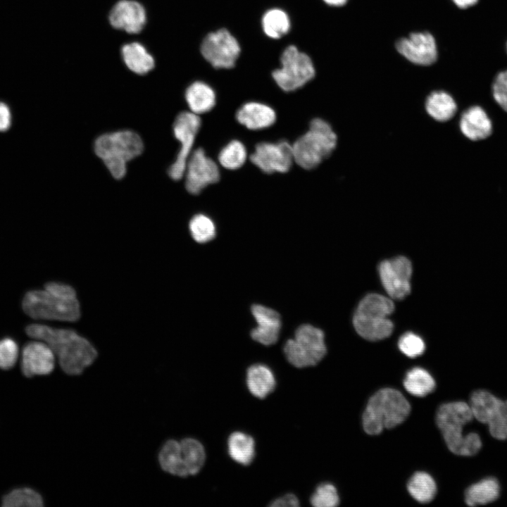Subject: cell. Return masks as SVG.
Segmentation results:
<instances>
[{
  "instance_id": "cell-16",
  "label": "cell",
  "mask_w": 507,
  "mask_h": 507,
  "mask_svg": "<svg viewBox=\"0 0 507 507\" xmlns=\"http://www.w3.org/2000/svg\"><path fill=\"white\" fill-rule=\"evenodd\" d=\"M56 365V355L45 342L37 340L27 343L23 347L21 370L27 377L51 374Z\"/></svg>"
},
{
  "instance_id": "cell-9",
  "label": "cell",
  "mask_w": 507,
  "mask_h": 507,
  "mask_svg": "<svg viewBox=\"0 0 507 507\" xmlns=\"http://www.w3.org/2000/svg\"><path fill=\"white\" fill-rule=\"evenodd\" d=\"M469 405L473 418L487 425L493 438L507 439V400L487 390L477 389L471 394Z\"/></svg>"
},
{
  "instance_id": "cell-26",
  "label": "cell",
  "mask_w": 507,
  "mask_h": 507,
  "mask_svg": "<svg viewBox=\"0 0 507 507\" xmlns=\"http://www.w3.org/2000/svg\"><path fill=\"white\" fill-rule=\"evenodd\" d=\"M158 463L161 469L173 476L186 477L187 475L182 462L180 440H166L158 452Z\"/></svg>"
},
{
  "instance_id": "cell-24",
  "label": "cell",
  "mask_w": 507,
  "mask_h": 507,
  "mask_svg": "<svg viewBox=\"0 0 507 507\" xmlns=\"http://www.w3.org/2000/svg\"><path fill=\"white\" fill-rule=\"evenodd\" d=\"M500 490L499 482L496 478H484L468 487L465 492V502L469 506L490 503L499 497Z\"/></svg>"
},
{
  "instance_id": "cell-44",
  "label": "cell",
  "mask_w": 507,
  "mask_h": 507,
  "mask_svg": "<svg viewBox=\"0 0 507 507\" xmlns=\"http://www.w3.org/2000/svg\"><path fill=\"white\" fill-rule=\"evenodd\" d=\"M506 51H507V42H506Z\"/></svg>"
},
{
  "instance_id": "cell-13",
  "label": "cell",
  "mask_w": 507,
  "mask_h": 507,
  "mask_svg": "<svg viewBox=\"0 0 507 507\" xmlns=\"http://www.w3.org/2000/svg\"><path fill=\"white\" fill-rule=\"evenodd\" d=\"M250 161L264 173H287L294 162L292 145L286 140L260 142L256 145Z\"/></svg>"
},
{
  "instance_id": "cell-34",
  "label": "cell",
  "mask_w": 507,
  "mask_h": 507,
  "mask_svg": "<svg viewBox=\"0 0 507 507\" xmlns=\"http://www.w3.org/2000/svg\"><path fill=\"white\" fill-rule=\"evenodd\" d=\"M262 26L268 37L277 39L288 32L290 23L286 13L275 8L265 13L262 19Z\"/></svg>"
},
{
  "instance_id": "cell-27",
  "label": "cell",
  "mask_w": 507,
  "mask_h": 507,
  "mask_svg": "<svg viewBox=\"0 0 507 507\" xmlns=\"http://www.w3.org/2000/svg\"><path fill=\"white\" fill-rule=\"evenodd\" d=\"M121 52L125 65L134 73L144 75L154 67L153 56L139 43L127 44L123 46Z\"/></svg>"
},
{
  "instance_id": "cell-35",
  "label": "cell",
  "mask_w": 507,
  "mask_h": 507,
  "mask_svg": "<svg viewBox=\"0 0 507 507\" xmlns=\"http://www.w3.org/2000/svg\"><path fill=\"white\" fill-rule=\"evenodd\" d=\"M189 228L192 238L199 243H206L215 236L214 222L205 214L194 215L189 221Z\"/></svg>"
},
{
  "instance_id": "cell-3",
  "label": "cell",
  "mask_w": 507,
  "mask_h": 507,
  "mask_svg": "<svg viewBox=\"0 0 507 507\" xmlns=\"http://www.w3.org/2000/svg\"><path fill=\"white\" fill-rule=\"evenodd\" d=\"M474 419L469 403L458 401L441 405L436 423L451 452L462 456L477 454L482 446L476 432L465 433V426Z\"/></svg>"
},
{
  "instance_id": "cell-8",
  "label": "cell",
  "mask_w": 507,
  "mask_h": 507,
  "mask_svg": "<svg viewBox=\"0 0 507 507\" xmlns=\"http://www.w3.org/2000/svg\"><path fill=\"white\" fill-rule=\"evenodd\" d=\"M326 351L323 332L308 324L299 326L294 337L288 339L284 346L287 361L299 368L315 365Z\"/></svg>"
},
{
  "instance_id": "cell-36",
  "label": "cell",
  "mask_w": 507,
  "mask_h": 507,
  "mask_svg": "<svg viewBox=\"0 0 507 507\" xmlns=\"http://www.w3.org/2000/svg\"><path fill=\"white\" fill-rule=\"evenodd\" d=\"M311 503L315 507H334L339 499L335 487L330 483H323L311 497Z\"/></svg>"
},
{
  "instance_id": "cell-11",
  "label": "cell",
  "mask_w": 507,
  "mask_h": 507,
  "mask_svg": "<svg viewBox=\"0 0 507 507\" xmlns=\"http://www.w3.org/2000/svg\"><path fill=\"white\" fill-rule=\"evenodd\" d=\"M201 127V119L196 114L181 112L176 117L173 130L175 137L181 144L176 159L168 169V175L173 180H180L184 177L185 167L196 136Z\"/></svg>"
},
{
  "instance_id": "cell-38",
  "label": "cell",
  "mask_w": 507,
  "mask_h": 507,
  "mask_svg": "<svg viewBox=\"0 0 507 507\" xmlns=\"http://www.w3.org/2000/svg\"><path fill=\"white\" fill-rule=\"evenodd\" d=\"M18 346L9 337L0 339V368L8 370L13 368L18 357Z\"/></svg>"
},
{
  "instance_id": "cell-5",
  "label": "cell",
  "mask_w": 507,
  "mask_h": 507,
  "mask_svg": "<svg viewBox=\"0 0 507 507\" xmlns=\"http://www.w3.org/2000/svg\"><path fill=\"white\" fill-rule=\"evenodd\" d=\"M144 149L140 136L132 130L108 132L99 136L94 142V151L115 179L123 178L127 172V163L139 156Z\"/></svg>"
},
{
  "instance_id": "cell-43",
  "label": "cell",
  "mask_w": 507,
  "mask_h": 507,
  "mask_svg": "<svg viewBox=\"0 0 507 507\" xmlns=\"http://www.w3.org/2000/svg\"><path fill=\"white\" fill-rule=\"evenodd\" d=\"M323 1L329 5L339 6H342V5L345 4L348 0H323Z\"/></svg>"
},
{
  "instance_id": "cell-41",
  "label": "cell",
  "mask_w": 507,
  "mask_h": 507,
  "mask_svg": "<svg viewBox=\"0 0 507 507\" xmlns=\"http://www.w3.org/2000/svg\"><path fill=\"white\" fill-rule=\"evenodd\" d=\"M299 506V499L293 494H287L273 500L270 506L272 507H297Z\"/></svg>"
},
{
  "instance_id": "cell-23",
  "label": "cell",
  "mask_w": 507,
  "mask_h": 507,
  "mask_svg": "<svg viewBox=\"0 0 507 507\" xmlns=\"http://www.w3.org/2000/svg\"><path fill=\"white\" fill-rule=\"evenodd\" d=\"M425 109L433 120L444 123L450 120L457 112V104L451 94L444 91H434L426 98Z\"/></svg>"
},
{
  "instance_id": "cell-33",
  "label": "cell",
  "mask_w": 507,
  "mask_h": 507,
  "mask_svg": "<svg viewBox=\"0 0 507 507\" xmlns=\"http://www.w3.org/2000/svg\"><path fill=\"white\" fill-rule=\"evenodd\" d=\"M246 158V147L239 140L230 142L220 150L218 156L220 164L228 170H237L241 168Z\"/></svg>"
},
{
  "instance_id": "cell-12",
  "label": "cell",
  "mask_w": 507,
  "mask_h": 507,
  "mask_svg": "<svg viewBox=\"0 0 507 507\" xmlns=\"http://www.w3.org/2000/svg\"><path fill=\"white\" fill-rule=\"evenodd\" d=\"M201 51L215 68H230L240 53L237 39L225 29L209 33L204 39Z\"/></svg>"
},
{
  "instance_id": "cell-31",
  "label": "cell",
  "mask_w": 507,
  "mask_h": 507,
  "mask_svg": "<svg viewBox=\"0 0 507 507\" xmlns=\"http://www.w3.org/2000/svg\"><path fill=\"white\" fill-rule=\"evenodd\" d=\"M407 489L417 501L426 503L434 498L437 486L433 478L425 472H417L409 480Z\"/></svg>"
},
{
  "instance_id": "cell-19",
  "label": "cell",
  "mask_w": 507,
  "mask_h": 507,
  "mask_svg": "<svg viewBox=\"0 0 507 507\" xmlns=\"http://www.w3.org/2000/svg\"><path fill=\"white\" fill-rule=\"evenodd\" d=\"M251 310L257 323L251 332V338L265 346L276 343L282 325L279 313L259 304L253 305Z\"/></svg>"
},
{
  "instance_id": "cell-30",
  "label": "cell",
  "mask_w": 507,
  "mask_h": 507,
  "mask_svg": "<svg viewBox=\"0 0 507 507\" xmlns=\"http://www.w3.org/2000/svg\"><path fill=\"white\" fill-rule=\"evenodd\" d=\"M403 386L411 394L423 397L434 391L435 381L427 370L417 367L406 373Z\"/></svg>"
},
{
  "instance_id": "cell-6",
  "label": "cell",
  "mask_w": 507,
  "mask_h": 507,
  "mask_svg": "<svg viewBox=\"0 0 507 507\" xmlns=\"http://www.w3.org/2000/svg\"><path fill=\"white\" fill-rule=\"evenodd\" d=\"M337 145V136L332 125L324 119L313 118L308 130L292 144L294 161L303 169H314L332 154Z\"/></svg>"
},
{
  "instance_id": "cell-37",
  "label": "cell",
  "mask_w": 507,
  "mask_h": 507,
  "mask_svg": "<svg viewBox=\"0 0 507 507\" xmlns=\"http://www.w3.org/2000/svg\"><path fill=\"white\" fill-rule=\"evenodd\" d=\"M399 350L410 358H415L423 353L425 344L423 339L413 332H406L399 339Z\"/></svg>"
},
{
  "instance_id": "cell-1",
  "label": "cell",
  "mask_w": 507,
  "mask_h": 507,
  "mask_svg": "<svg viewBox=\"0 0 507 507\" xmlns=\"http://www.w3.org/2000/svg\"><path fill=\"white\" fill-rule=\"evenodd\" d=\"M25 332L29 337L46 343L57 357L61 370L70 376L81 375L98 356L90 342L73 330L35 323L27 325Z\"/></svg>"
},
{
  "instance_id": "cell-18",
  "label": "cell",
  "mask_w": 507,
  "mask_h": 507,
  "mask_svg": "<svg viewBox=\"0 0 507 507\" xmlns=\"http://www.w3.org/2000/svg\"><path fill=\"white\" fill-rule=\"evenodd\" d=\"M146 20L144 7L139 3L131 0L118 1L109 14V21L113 27L131 34L139 32Z\"/></svg>"
},
{
  "instance_id": "cell-14",
  "label": "cell",
  "mask_w": 507,
  "mask_h": 507,
  "mask_svg": "<svg viewBox=\"0 0 507 507\" xmlns=\"http://www.w3.org/2000/svg\"><path fill=\"white\" fill-rule=\"evenodd\" d=\"M381 282L389 296L402 299L411 292L412 265L405 256L382 261L378 266Z\"/></svg>"
},
{
  "instance_id": "cell-29",
  "label": "cell",
  "mask_w": 507,
  "mask_h": 507,
  "mask_svg": "<svg viewBox=\"0 0 507 507\" xmlns=\"http://www.w3.org/2000/svg\"><path fill=\"white\" fill-rule=\"evenodd\" d=\"M181 456L187 476L196 475L203 468L206 452L203 444L197 439L186 437L180 440Z\"/></svg>"
},
{
  "instance_id": "cell-10",
  "label": "cell",
  "mask_w": 507,
  "mask_h": 507,
  "mask_svg": "<svg viewBox=\"0 0 507 507\" xmlns=\"http://www.w3.org/2000/svg\"><path fill=\"white\" fill-rule=\"evenodd\" d=\"M282 66L273 72L277 84L284 92L294 91L312 80L315 69L310 57L293 45L289 46L281 56Z\"/></svg>"
},
{
  "instance_id": "cell-15",
  "label": "cell",
  "mask_w": 507,
  "mask_h": 507,
  "mask_svg": "<svg viewBox=\"0 0 507 507\" xmlns=\"http://www.w3.org/2000/svg\"><path fill=\"white\" fill-rule=\"evenodd\" d=\"M185 187L192 194H199L209 184L220 180V170L215 162L199 148L192 152L184 173Z\"/></svg>"
},
{
  "instance_id": "cell-25",
  "label": "cell",
  "mask_w": 507,
  "mask_h": 507,
  "mask_svg": "<svg viewBox=\"0 0 507 507\" xmlns=\"http://www.w3.org/2000/svg\"><path fill=\"white\" fill-rule=\"evenodd\" d=\"M185 99L190 111L199 115L207 113L214 107L215 94L208 84L196 81L187 87Z\"/></svg>"
},
{
  "instance_id": "cell-21",
  "label": "cell",
  "mask_w": 507,
  "mask_h": 507,
  "mask_svg": "<svg viewBox=\"0 0 507 507\" xmlns=\"http://www.w3.org/2000/svg\"><path fill=\"white\" fill-rule=\"evenodd\" d=\"M236 118L246 128L258 130L273 125L276 120V113L266 104L251 101L244 104L238 109Z\"/></svg>"
},
{
  "instance_id": "cell-4",
  "label": "cell",
  "mask_w": 507,
  "mask_h": 507,
  "mask_svg": "<svg viewBox=\"0 0 507 507\" xmlns=\"http://www.w3.org/2000/svg\"><path fill=\"white\" fill-rule=\"evenodd\" d=\"M411 406L403 395L394 389L377 391L369 399L363 415V427L370 435L379 434L402 423L408 416Z\"/></svg>"
},
{
  "instance_id": "cell-7",
  "label": "cell",
  "mask_w": 507,
  "mask_h": 507,
  "mask_svg": "<svg viewBox=\"0 0 507 507\" xmlns=\"http://www.w3.org/2000/svg\"><path fill=\"white\" fill-rule=\"evenodd\" d=\"M394 310V303L389 298L379 294H368L356 308L353 318L354 328L365 339H385L393 331L394 325L389 316Z\"/></svg>"
},
{
  "instance_id": "cell-39",
  "label": "cell",
  "mask_w": 507,
  "mask_h": 507,
  "mask_svg": "<svg viewBox=\"0 0 507 507\" xmlns=\"http://www.w3.org/2000/svg\"><path fill=\"white\" fill-rule=\"evenodd\" d=\"M492 92L497 104L507 112V69L496 75L492 82Z\"/></svg>"
},
{
  "instance_id": "cell-20",
  "label": "cell",
  "mask_w": 507,
  "mask_h": 507,
  "mask_svg": "<svg viewBox=\"0 0 507 507\" xmlns=\"http://www.w3.org/2000/svg\"><path fill=\"white\" fill-rule=\"evenodd\" d=\"M459 128L468 139L479 141L489 137L492 124L485 111L479 106H470L465 110L459 120Z\"/></svg>"
},
{
  "instance_id": "cell-2",
  "label": "cell",
  "mask_w": 507,
  "mask_h": 507,
  "mask_svg": "<svg viewBox=\"0 0 507 507\" xmlns=\"http://www.w3.org/2000/svg\"><path fill=\"white\" fill-rule=\"evenodd\" d=\"M22 307L28 316L37 320L74 322L80 316L75 289L56 282L46 283L44 289L27 292L23 299Z\"/></svg>"
},
{
  "instance_id": "cell-40",
  "label": "cell",
  "mask_w": 507,
  "mask_h": 507,
  "mask_svg": "<svg viewBox=\"0 0 507 507\" xmlns=\"http://www.w3.org/2000/svg\"><path fill=\"white\" fill-rule=\"evenodd\" d=\"M12 113L10 106L4 101H0V132H6L12 125Z\"/></svg>"
},
{
  "instance_id": "cell-42",
  "label": "cell",
  "mask_w": 507,
  "mask_h": 507,
  "mask_svg": "<svg viewBox=\"0 0 507 507\" xmlns=\"http://www.w3.org/2000/svg\"><path fill=\"white\" fill-rule=\"evenodd\" d=\"M453 3L461 8H467L474 6L479 0H452Z\"/></svg>"
},
{
  "instance_id": "cell-28",
  "label": "cell",
  "mask_w": 507,
  "mask_h": 507,
  "mask_svg": "<svg viewBox=\"0 0 507 507\" xmlns=\"http://www.w3.org/2000/svg\"><path fill=\"white\" fill-rule=\"evenodd\" d=\"M227 450L235 462L249 465L255 456V442L251 436L242 432L232 433L227 439Z\"/></svg>"
},
{
  "instance_id": "cell-32",
  "label": "cell",
  "mask_w": 507,
  "mask_h": 507,
  "mask_svg": "<svg viewBox=\"0 0 507 507\" xmlns=\"http://www.w3.org/2000/svg\"><path fill=\"white\" fill-rule=\"evenodd\" d=\"M43 506L44 500L39 493L27 487L13 489L2 499V506L4 507H42Z\"/></svg>"
},
{
  "instance_id": "cell-22",
  "label": "cell",
  "mask_w": 507,
  "mask_h": 507,
  "mask_svg": "<svg viewBox=\"0 0 507 507\" xmlns=\"http://www.w3.org/2000/svg\"><path fill=\"white\" fill-rule=\"evenodd\" d=\"M246 384L252 395L258 399H264L274 391L276 380L269 367L258 363L248 368Z\"/></svg>"
},
{
  "instance_id": "cell-17",
  "label": "cell",
  "mask_w": 507,
  "mask_h": 507,
  "mask_svg": "<svg viewBox=\"0 0 507 507\" xmlns=\"http://www.w3.org/2000/svg\"><path fill=\"white\" fill-rule=\"evenodd\" d=\"M396 46L401 55L417 65L432 64L437 57L434 38L428 32L412 33L408 37L399 39Z\"/></svg>"
}]
</instances>
